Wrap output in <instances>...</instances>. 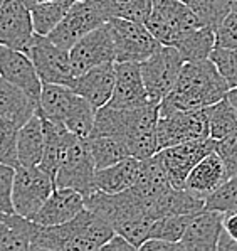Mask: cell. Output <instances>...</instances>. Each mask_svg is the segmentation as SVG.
<instances>
[{"instance_id":"1","label":"cell","mask_w":237,"mask_h":251,"mask_svg":"<svg viewBox=\"0 0 237 251\" xmlns=\"http://www.w3.org/2000/svg\"><path fill=\"white\" fill-rule=\"evenodd\" d=\"M160 103L141 106H113L106 103L96 110L93 135H113L128 145L133 157L143 160L158 152L156 123ZM91 135V137H93Z\"/></svg>"},{"instance_id":"2","label":"cell","mask_w":237,"mask_h":251,"mask_svg":"<svg viewBox=\"0 0 237 251\" xmlns=\"http://www.w3.org/2000/svg\"><path fill=\"white\" fill-rule=\"evenodd\" d=\"M114 234L113 226L98 212L84 209L71 221L56 226H42L34 221L30 250L36 251H96Z\"/></svg>"},{"instance_id":"3","label":"cell","mask_w":237,"mask_h":251,"mask_svg":"<svg viewBox=\"0 0 237 251\" xmlns=\"http://www.w3.org/2000/svg\"><path fill=\"white\" fill-rule=\"evenodd\" d=\"M229 90V83L210 57L185 61L173 90L162 100V103L180 110L207 108L222 100Z\"/></svg>"},{"instance_id":"4","label":"cell","mask_w":237,"mask_h":251,"mask_svg":"<svg viewBox=\"0 0 237 251\" xmlns=\"http://www.w3.org/2000/svg\"><path fill=\"white\" fill-rule=\"evenodd\" d=\"M84 204L87 209L101 214L113 226L114 233L125 236L136 250L148 239L153 219L147 214L141 198L131 189L120 194L93 191L84 198Z\"/></svg>"},{"instance_id":"5","label":"cell","mask_w":237,"mask_h":251,"mask_svg":"<svg viewBox=\"0 0 237 251\" xmlns=\"http://www.w3.org/2000/svg\"><path fill=\"white\" fill-rule=\"evenodd\" d=\"M207 137H210V132L205 108L180 110L160 103L158 123H156L158 150Z\"/></svg>"},{"instance_id":"6","label":"cell","mask_w":237,"mask_h":251,"mask_svg":"<svg viewBox=\"0 0 237 251\" xmlns=\"http://www.w3.org/2000/svg\"><path fill=\"white\" fill-rule=\"evenodd\" d=\"M204 25L183 0H153L147 27L160 44L177 46L194 29Z\"/></svg>"},{"instance_id":"7","label":"cell","mask_w":237,"mask_h":251,"mask_svg":"<svg viewBox=\"0 0 237 251\" xmlns=\"http://www.w3.org/2000/svg\"><path fill=\"white\" fill-rule=\"evenodd\" d=\"M183 63L185 59L180 51L173 46L165 44L160 46L148 59L140 63L141 76L150 101L162 103V100L168 96L177 83Z\"/></svg>"},{"instance_id":"8","label":"cell","mask_w":237,"mask_h":251,"mask_svg":"<svg viewBox=\"0 0 237 251\" xmlns=\"http://www.w3.org/2000/svg\"><path fill=\"white\" fill-rule=\"evenodd\" d=\"M54 189L56 184L52 177L41 165H17L12 191L14 211L24 218L32 219Z\"/></svg>"},{"instance_id":"9","label":"cell","mask_w":237,"mask_h":251,"mask_svg":"<svg viewBox=\"0 0 237 251\" xmlns=\"http://www.w3.org/2000/svg\"><path fill=\"white\" fill-rule=\"evenodd\" d=\"M108 24L113 34L116 63H143L162 46L143 22L111 17Z\"/></svg>"},{"instance_id":"10","label":"cell","mask_w":237,"mask_h":251,"mask_svg":"<svg viewBox=\"0 0 237 251\" xmlns=\"http://www.w3.org/2000/svg\"><path fill=\"white\" fill-rule=\"evenodd\" d=\"M94 167L93 155L89 149V138H83L76 135L72 142L67 147V152L57 169L54 184L56 187H69L74 191L81 192L86 198L94 187Z\"/></svg>"},{"instance_id":"11","label":"cell","mask_w":237,"mask_h":251,"mask_svg":"<svg viewBox=\"0 0 237 251\" xmlns=\"http://www.w3.org/2000/svg\"><path fill=\"white\" fill-rule=\"evenodd\" d=\"M24 52L34 61L42 83H57L69 86L74 81L76 75L72 69L69 51L54 44L47 36L36 34Z\"/></svg>"},{"instance_id":"12","label":"cell","mask_w":237,"mask_h":251,"mask_svg":"<svg viewBox=\"0 0 237 251\" xmlns=\"http://www.w3.org/2000/svg\"><path fill=\"white\" fill-rule=\"evenodd\" d=\"M109 19L111 17L105 10L87 2H83V0H76L63 17V21L47 34V37L54 44L69 51L81 37L94 30L96 27L106 24Z\"/></svg>"},{"instance_id":"13","label":"cell","mask_w":237,"mask_h":251,"mask_svg":"<svg viewBox=\"0 0 237 251\" xmlns=\"http://www.w3.org/2000/svg\"><path fill=\"white\" fill-rule=\"evenodd\" d=\"M69 56L76 76L99 64L116 63L114 41L108 22L81 37L69 49Z\"/></svg>"},{"instance_id":"14","label":"cell","mask_w":237,"mask_h":251,"mask_svg":"<svg viewBox=\"0 0 237 251\" xmlns=\"http://www.w3.org/2000/svg\"><path fill=\"white\" fill-rule=\"evenodd\" d=\"M36 36L32 14L24 0H2L0 3V44L25 51Z\"/></svg>"},{"instance_id":"15","label":"cell","mask_w":237,"mask_h":251,"mask_svg":"<svg viewBox=\"0 0 237 251\" xmlns=\"http://www.w3.org/2000/svg\"><path fill=\"white\" fill-rule=\"evenodd\" d=\"M215 145L217 140H214L212 137H207V138H200V140L185 142V144H178L160 150L168 174V179H170V184L173 187H183L190 171L207 153L215 150Z\"/></svg>"},{"instance_id":"16","label":"cell","mask_w":237,"mask_h":251,"mask_svg":"<svg viewBox=\"0 0 237 251\" xmlns=\"http://www.w3.org/2000/svg\"><path fill=\"white\" fill-rule=\"evenodd\" d=\"M224 212L215 209H204L194 212L190 221L178 241V250L187 251H215L217 241L224 227Z\"/></svg>"},{"instance_id":"17","label":"cell","mask_w":237,"mask_h":251,"mask_svg":"<svg viewBox=\"0 0 237 251\" xmlns=\"http://www.w3.org/2000/svg\"><path fill=\"white\" fill-rule=\"evenodd\" d=\"M0 76L15 86L22 88L39 103L44 83L39 78L34 61L24 51L2 48L0 51Z\"/></svg>"},{"instance_id":"18","label":"cell","mask_w":237,"mask_h":251,"mask_svg":"<svg viewBox=\"0 0 237 251\" xmlns=\"http://www.w3.org/2000/svg\"><path fill=\"white\" fill-rule=\"evenodd\" d=\"M114 81H116L114 63H105L76 76L69 88L84 100H87L94 108H101L111 100Z\"/></svg>"},{"instance_id":"19","label":"cell","mask_w":237,"mask_h":251,"mask_svg":"<svg viewBox=\"0 0 237 251\" xmlns=\"http://www.w3.org/2000/svg\"><path fill=\"white\" fill-rule=\"evenodd\" d=\"M227 180L229 174L225 164L219 153L212 150L190 171L185 179V184H183V189L205 201L215 191H219Z\"/></svg>"},{"instance_id":"20","label":"cell","mask_w":237,"mask_h":251,"mask_svg":"<svg viewBox=\"0 0 237 251\" xmlns=\"http://www.w3.org/2000/svg\"><path fill=\"white\" fill-rule=\"evenodd\" d=\"M84 207L86 204H84V196L81 192L69 187H56L44 202V206L32 218V221L42 226L63 225L76 218Z\"/></svg>"},{"instance_id":"21","label":"cell","mask_w":237,"mask_h":251,"mask_svg":"<svg viewBox=\"0 0 237 251\" xmlns=\"http://www.w3.org/2000/svg\"><path fill=\"white\" fill-rule=\"evenodd\" d=\"M172 187H173V185L170 184L165 164H163V159H162V153H160V150H158L153 155L140 160L138 177H136V182L133 184V187H129V189H131L136 196H140L145 204L147 214L150 216V204L153 202L156 198L165 194L168 189H172Z\"/></svg>"},{"instance_id":"22","label":"cell","mask_w":237,"mask_h":251,"mask_svg":"<svg viewBox=\"0 0 237 251\" xmlns=\"http://www.w3.org/2000/svg\"><path fill=\"white\" fill-rule=\"evenodd\" d=\"M116 81H114V91L109 100L113 106H141L150 103L147 88L141 76L140 63H114Z\"/></svg>"},{"instance_id":"23","label":"cell","mask_w":237,"mask_h":251,"mask_svg":"<svg viewBox=\"0 0 237 251\" xmlns=\"http://www.w3.org/2000/svg\"><path fill=\"white\" fill-rule=\"evenodd\" d=\"M37 108L39 103L29 93L0 76V118L21 128L30 117L37 113Z\"/></svg>"},{"instance_id":"24","label":"cell","mask_w":237,"mask_h":251,"mask_svg":"<svg viewBox=\"0 0 237 251\" xmlns=\"http://www.w3.org/2000/svg\"><path fill=\"white\" fill-rule=\"evenodd\" d=\"M78 100H79L78 93H74L66 84L44 83L42 84L37 111H39L42 117L64 125V122L71 115V111L74 110Z\"/></svg>"},{"instance_id":"25","label":"cell","mask_w":237,"mask_h":251,"mask_svg":"<svg viewBox=\"0 0 237 251\" xmlns=\"http://www.w3.org/2000/svg\"><path fill=\"white\" fill-rule=\"evenodd\" d=\"M140 171V159L129 155L126 159L109 165V167L99 169L94 174V187L96 191H103L106 194H120L128 191L136 182Z\"/></svg>"},{"instance_id":"26","label":"cell","mask_w":237,"mask_h":251,"mask_svg":"<svg viewBox=\"0 0 237 251\" xmlns=\"http://www.w3.org/2000/svg\"><path fill=\"white\" fill-rule=\"evenodd\" d=\"M44 123L39 113L30 117L24 125L19 128L17 135V157L19 165L34 167L39 165L44 155Z\"/></svg>"},{"instance_id":"27","label":"cell","mask_w":237,"mask_h":251,"mask_svg":"<svg viewBox=\"0 0 237 251\" xmlns=\"http://www.w3.org/2000/svg\"><path fill=\"white\" fill-rule=\"evenodd\" d=\"M34 221L17 212L5 214L0 218V251H27L30 250Z\"/></svg>"},{"instance_id":"28","label":"cell","mask_w":237,"mask_h":251,"mask_svg":"<svg viewBox=\"0 0 237 251\" xmlns=\"http://www.w3.org/2000/svg\"><path fill=\"white\" fill-rule=\"evenodd\" d=\"M89 149L96 171L109 167L131 155L128 145L113 135H93L89 137Z\"/></svg>"},{"instance_id":"29","label":"cell","mask_w":237,"mask_h":251,"mask_svg":"<svg viewBox=\"0 0 237 251\" xmlns=\"http://www.w3.org/2000/svg\"><path fill=\"white\" fill-rule=\"evenodd\" d=\"M175 48L180 51L185 61L209 59L215 49V30L209 25H200L187 34Z\"/></svg>"},{"instance_id":"30","label":"cell","mask_w":237,"mask_h":251,"mask_svg":"<svg viewBox=\"0 0 237 251\" xmlns=\"http://www.w3.org/2000/svg\"><path fill=\"white\" fill-rule=\"evenodd\" d=\"M209 120V132L214 140L227 137L237 130V113L227 96L205 108Z\"/></svg>"},{"instance_id":"31","label":"cell","mask_w":237,"mask_h":251,"mask_svg":"<svg viewBox=\"0 0 237 251\" xmlns=\"http://www.w3.org/2000/svg\"><path fill=\"white\" fill-rule=\"evenodd\" d=\"M76 0H59V2H49V3H36L29 7L32 14V22L36 34L47 36L54 27L63 21V17L69 10V7Z\"/></svg>"},{"instance_id":"32","label":"cell","mask_w":237,"mask_h":251,"mask_svg":"<svg viewBox=\"0 0 237 251\" xmlns=\"http://www.w3.org/2000/svg\"><path fill=\"white\" fill-rule=\"evenodd\" d=\"M204 25L212 27L214 30L219 27L224 17L237 7V0H183Z\"/></svg>"},{"instance_id":"33","label":"cell","mask_w":237,"mask_h":251,"mask_svg":"<svg viewBox=\"0 0 237 251\" xmlns=\"http://www.w3.org/2000/svg\"><path fill=\"white\" fill-rule=\"evenodd\" d=\"M96 110L87 100L79 96L78 103H76L74 110L64 122V126L69 130L71 133L78 135L83 138H89L94 130V120H96Z\"/></svg>"},{"instance_id":"34","label":"cell","mask_w":237,"mask_h":251,"mask_svg":"<svg viewBox=\"0 0 237 251\" xmlns=\"http://www.w3.org/2000/svg\"><path fill=\"white\" fill-rule=\"evenodd\" d=\"M190 216L192 214H173V216H163V218L155 219L151 223L148 238H160L178 245V241L182 239L183 233L187 229V225L190 221Z\"/></svg>"},{"instance_id":"35","label":"cell","mask_w":237,"mask_h":251,"mask_svg":"<svg viewBox=\"0 0 237 251\" xmlns=\"http://www.w3.org/2000/svg\"><path fill=\"white\" fill-rule=\"evenodd\" d=\"M17 135L19 128L7 120L0 118V164L17 167Z\"/></svg>"},{"instance_id":"36","label":"cell","mask_w":237,"mask_h":251,"mask_svg":"<svg viewBox=\"0 0 237 251\" xmlns=\"http://www.w3.org/2000/svg\"><path fill=\"white\" fill-rule=\"evenodd\" d=\"M205 207L222 212L237 211V174H234L219 191L205 199Z\"/></svg>"},{"instance_id":"37","label":"cell","mask_w":237,"mask_h":251,"mask_svg":"<svg viewBox=\"0 0 237 251\" xmlns=\"http://www.w3.org/2000/svg\"><path fill=\"white\" fill-rule=\"evenodd\" d=\"M217 69L231 88H237V48H215L210 54Z\"/></svg>"},{"instance_id":"38","label":"cell","mask_w":237,"mask_h":251,"mask_svg":"<svg viewBox=\"0 0 237 251\" xmlns=\"http://www.w3.org/2000/svg\"><path fill=\"white\" fill-rule=\"evenodd\" d=\"M116 2V17L147 24L153 9V0H114Z\"/></svg>"},{"instance_id":"39","label":"cell","mask_w":237,"mask_h":251,"mask_svg":"<svg viewBox=\"0 0 237 251\" xmlns=\"http://www.w3.org/2000/svg\"><path fill=\"white\" fill-rule=\"evenodd\" d=\"M215 48H237V7L225 15L215 29Z\"/></svg>"},{"instance_id":"40","label":"cell","mask_w":237,"mask_h":251,"mask_svg":"<svg viewBox=\"0 0 237 251\" xmlns=\"http://www.w3.org/2000/svg\"><path fill=\"white\" fill-rule=\"evenodd\" d=\"M15 167L7 164H0V211L10 214L14 211L12 191H14Z\"/></svg>"},{"instance_id":"41","label":"cell","mask_w":237,"mask_h":251,"mask_svg":"<svg viewBox=\"0 0 237 251\" xmlns=\"http://www.w3.org/2000/svg\"><path fill=\"white\" fill-rule=\"evenodd\" d=\"M215 152L219 153L220 159L225 164L229 179H231L234 174H237V130L231 135H227V137L217 140Z\"/></svg>"},{"instance_id":"42","label":"cell","mask_w":237,"mask_h":251,"mask_svg":"<svg viewBox=\"0 0 237 251\" xmlns=\"http://www.w3.org/2000/svg\"><path fill=\"white\" fill-rule=\"evenodd\" d=\"M101 250H105V251L106 250H113V251H133V250H136V248L125 236H121V234L114 233L113 236H111V239H109V241L106 243V245L103 246Z\"/></svg>"},{"instance_id":"43","label":"cell","mask_w":237,"mask_h":251,"mask_svg":"<svg viewBox=\"0 0 237 251\" xmlns=\"http://www.w3.org/2000/svg\"><path fill=\"white\" fill-rule=\"evenodd\" d=\"M153 250H178V245L160 238H148L143 245L140 246V251H153Z\"/></svg>"},{"instance_id":"44","label":"cell","mask_w":237,"mask_h":251,"mask_svg":"<svg viewBox=\"0 0 237 251\" xmlns=\"http://www.w3.org/2000/svg\"><path fill=\"white\" fill-rule=\"evenodd\" d=\"M224 231L234 241H237V211L224 212Z\"/></svg>"},{"instance_id":"45","label":"cell","mask_w":237,"mask_h":251,"mask_svg":"<svg viewBox=\"0 0 237 251\" xmlns=\"http://www.w3.org/2000/svg\"><path fill=\"white\" fill-rule=\"evenodd\" d=\"M83 2H87L98 9L105 10L109 17H116V2L114 0H83Z\"/></svg>"},{"instance_id":"46","label":"cell","mask_w":237,"mask_h":251,"mask_svg":"<svg viewBox=\"0 0 237 251\" xmlns=\"http://www.w3.org/2000/svg\"><path fill=\"white\" fill-rule=\"evenodd\" d=\"M217 250H222V251L237 250V241H234V239L225 233L224 227H222V233H220V236H219V241H217Z\"/></svg>"},{"instance_id":"47","label":"cell","mask_w":237,"mask_h":251,"mask_svg":"<svg viewBox=\"0 0 237 251\" xmlns=\"http://www.w3.org/2000/svg\"><path fill=\"white\" fill-rule=\"evenodd\" d=\"M229 98V101L232 103V106L236 108V113H237V88H231V90L227 91V95H225Z\"/></svg>"},{"instance_id":"48","label":"cell","mask_w":237,"mask_h":251,"mask_svg":"<svg viewBox=\"0 0 237 251\" xmlns=\"http://www.w3.org/2000/svg\"><path fill=\"white\" fill-rule=\"evenodd\" d=\"M27 3V7H32L36 3H49V2H59V0H24Z\"/></svg>"},{"instance_id":"49","label":"cell","mask_w":237,"mask_h":251,"mask_svg":"<svg viewBox=\"0 0 237 251\" xmlns=\"http://www.w3.org/2000/svg\"><path fill=\"white\" fill-rule=\"evenodd\" d=\"M2 48H3V46H2V44H0V51H2Z\"/></svg>"},{"instance_id":"50","label":"cell","mask_w":237,"mask_h":251,"mask_svg":"<svg viewBox=\"0 0 237 251\" xmlns=\"http://www.w3.org/2000/svg\"><path fill=\"white\" fill-rule=\"evenodd\" d=\"M2 214H3V212H2V211H0V218H2Z\"/></svg>"},{"instance_id":"51","label":"cell","mask_w":237,"mask_h":251,"mask_svg":"<svg viewBox=\"0 0 237 251\" xmlns=\"http://www.w3.org/2000/svg\"><path fill=\"white\" fill-rule=\"evenodd\" d=\"M0 3H2V0H0Z\"/></svg>"}]
</instances>
